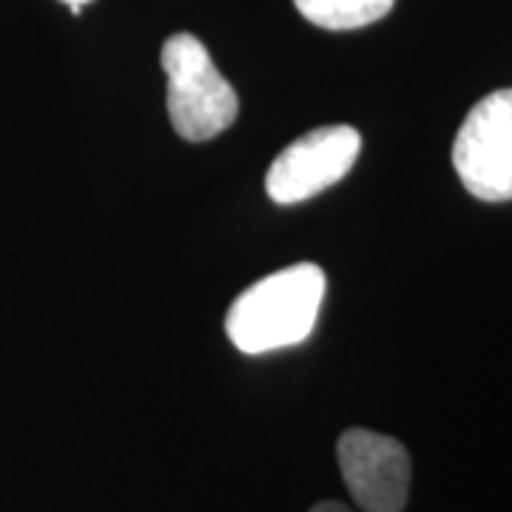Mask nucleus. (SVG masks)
Wrapping results in <instances>:
<instances>
[{
    "instance_id": "nucleus-1",
    "label": "nucleus",
    "mask_w": 512,
    "mask_h": 512,
    "mask_svg": "<svg viewBox=\"0 0 512 512\" xmlns=\"http://www.w3.org/2000/svg\"><path fill=\"white\" fill-rule=\"evenodd\" d=\"M325 299V271L299 262L254 282L225 316L231 345L248 356L302 345L316 328Z\"/></svg>"
},
{
    "instance_id": "nucleus-2",
    "label": "nucleus",
    "mask_w": 512,
    "mask_h": 512,
    "mask_svg": "<svg viewBox=\"0 0 512 512\" xmlns=\"http://www.w3.org/2000/svg\"><path fill=\"white\" fill-rule=\"evenodd\" d=\"M160 63L168 77V117L183 140L208 143L234 126L239 97L202 40L188 32L171 35L163 43Z\"/></svg>"
},
{
    "instance_id": "nucleus-3",
    "label": "nucleus",
    "mask_w": 512,
    "mask_h": 512,
    "mask_svg": "<svg viewBox=\"0 0 512 512\" xmlns=\"http://www.w3.org/2000/svg\"><path fill=\"white\" fill-rule=\"evenodd\" d=\"M461 185L481 202L512 200V89L481 97L453 140Z\"/></svg>"
},
{
    "instance_id": "nucleus-4",
    "label": "nucleus",
    "mask_w": 512,
    "mask_h": 512,
    "mask_svg": "<svg viewBox=\"0 0 512 512\" xmlns=\"http://www.w3.org/2000/svg\"><path fill=\"white\" fill-rule=\"evenodd\" d=\"M362 154V134L353 126H322L282 148L268 174L265 191L276 205H296L328 191L348 177Z\"/></svg>"
},
{
    "instance_id": "nucleus-5",
    "label": "nucleus",
    "mask_w": 512,
    "mask_h": 512,
    "mask_svg": "<svg viewBox=\"0 0 512 512\" xmlns=\"http://www.w3.org/2000/svg\"><path fill=\"white\" fill-rule=\"evenodd\" d=\"M336 458L359 510H404L410 495V456L402 441L353 427L336 441Z\"/></svg>"
},
{
    "instance_id": "nucleus-6",
    "label": "nucleus",
    "mask_w": 512,
    "mask_h": 512,
    "mask_svg": "<svg viewBox=\"0 0 512 512\" xmlns=\"http://www.w3.org/2000/svg\"><path fill=\"white\" fill-rule=\"evenodd\" d=\"M396 0H293L299 15L328 32H353L390 15Z\"/></svg>"
},
{
    "instance_id": "nucleus-7",
    "label": "nucleus",
    "mask_w": 512,
    "mask_h": 512,
    "mask_svg": "<svg viewBox=\"0 0 512 512\" xmlns=\"http://www.w3.org/2000/svg\"><path fill=\"white\" fill-rule=\"evenodd\" d=\"M311 512H350L345 504H339V501H322V504H316L311 507Z\"/></svg>"
},
{
    "instance_id": "nucleus-8",
    "label": "nucleus",
    "mask_w": 512,
    "mask_h": 512,
    "mask_svg": "<svg viewBox=\"0 0 512 512\" xmlns=\"http://www.w3.org/2000/svg\"><path fill=\"white\" fill-rule=\"evenodd\" d=\"M63 3L72 9V15H80V12H83V6H86V3H92V0H63Z\"/></svg>"
}]
</instances>
